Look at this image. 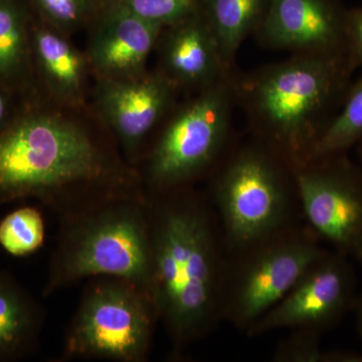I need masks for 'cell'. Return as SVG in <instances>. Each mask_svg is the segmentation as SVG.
Returning a JSON list of instances; mask_svg holds the SVG:
<instances>
[{"instance_id":"obj_1","label":"cell","mask_w":362,"mask_h":362,"mask_svg":"<svg viewBox=\"0 0 362 362\" xmlns=\"http://www.w3.org/2000/svg\"><path fill=\"white\" fill-rule=\"evenodd\" d=\"M146 197L152 297L178 354L223 321L225 240L213 204L187 187Z\"/></svg>"},{"instance_id":"obj_2","label":"cell","mask_w":362,"mask_h":362,"mask_svg":"<svg viewBox=\"0 0 362 362\" xmlns=\"http://www.w3.org/2000/svg\"><path fill=\"white\" fill-rule=\"evenodd\" d=\"M80 124L30 114L0 130V206L37 199L62 216L116 197H144Z\"/></svg>"},{"instance_id":"obj_3","label":"cell","mask_w":362,"mask_h":362,"mask_svg":"<svg viewBox=\"0 0 362 362\" xmlns=\"http://www.w3.org/2000/svg\"><path fill=\"white\" fill-rule=\"evenodd\" d=\"M354 70L340 54H299L259 71L244 88L259 142L293 170L307 163L341 107Z\"/></svg>"},{"instance_id":"obj_4","label":"cell","mask_w":362,"mask_h":362,"mask_svg":"<svg viewBox=\"0 0 362 362\" xmlns=\"http://www.w3.org/2000/svg\"><path fill=\"white\" fill-rule=\"evenodd\" d=\"M62 216L45 297L84 279L99 277L123 279L152 297L146 195L107 199Z\"/></svg>"},{"instance_id":"obj_5","label":"cell","mask_w":362,"mask_h":362,"mask_svg":"<svg viewBox=\"0 0 362 362\" xmlns=\"http://www.w3.org/2000/svg\"><path fill=\"white\" fill-rule=\"evenodd\" d=\"M211 204L226 252L294 225L301 211L293 169L261 142L225 162L214 180Z\"/></svg>"},{"instance_id":"obj_6","label":"cell","mask_w":362,"mask_h":362,"mask_svg":"<svg viewBox=\"0 0 362 362\" xmlns=\"http://www.w3.org/2000/svg\"><path fill=\"white\" fill-rule=\"evenodd\" d=\"M328 251L310 226L296 223L226 252L223 321L246 333Z\"/></svg>"},{"instance_id":"obj_7","label":"cell","mask_w":362,"mask_h":362,"mask_svg":"<svg viewBox=\"0 0 362 362\" xmlns=\"http://www.w3.org/2000/svg\"><path fill=\"white\" fill-rule=\"evenodd\" d=\"M157 321L156 304L148 293L123 279L96 278L71 319L63 357L145 361Z\"/></svg>"},{"instance_id":"obj_8","label":"cell","mask_w":362,"mask_h":362,"mask_svg":"<svg viewBox=\"0 0 362 362\" xmlns=\"http://www.w3.org/2000/svg\"><path fill=\"white\" fill-rule=\"evenodd\" d=\"M230 115L226 81L201 94L171 119L146 166V194L185 187L216 163L225 147Z\"/></svg>"},{"instance_id":"obj_9","label":"cell","mask_w":362,"mask_h":362,"mask_svg":"<svg viewBox=\"0 0 362 362\" xmlns=\"http://www.w3.org/2000/svg\"><path fill=\"white\" fill-rule=\"evenodd\" d=\"M300 209L320 238L362 264V168L346 153L313 159L293 170Z\"/></svg>"},{"instance_id":"obj_10","label":"cell","mask_w":362,"mask_h":362,"mask_svg":"<svg viewBox=\"0 0 362 362\" xmlns=\"http://www.w3.org/2000/svg\"><path fill=\"white\" fill-rule=\"evenodd\" d=\"M350 258L328 251L308 269L291 290L247 331L249 337L281 329L322 333L354 308L357 279Z\"/></svg>"},{"instance_id":"obj_11","label":"cell","mask_w":362,"mask_h":362,"mask_svg":"<svg viewBox=\"0 0 362 362\" xmlns=\"http://www.w3.org/2000/svg\"><path fill=\"white\" fill-rule=\"evenodd\" d=\"M345 16L333 0H271L261 39L299 54H346Z\"/></svg>"},{"instance_id":"obj_12","label":"cell","mask_w":362,"mask_h":362,"mask_svg":"<svg viewBox=\"0 0 362 362\" xmlns=\"http://www.w3.org/2000/svg\"><path fill=\"white\" fill-rule=\"evenodd\" d=\"M88 63L100 80H122L145 74L162 26L142 20L113 0L97 13Z\"/></svg>"},{"instance_id":"obj_13","label":"cell","mask_w":362,"mask_h":362,"mask_svg":"<svg viewBox=\"0 0 362 362\" xmlns=\"http://www.w3.org/2000/svg\"><path fill=\"white\" fill-rule=\"evenodd\" d=\"M175 88L162 73L100 80L98 107L128 153L139 149L143 140L160 120Z\"/></svg>"},{"instance_id":"obj_14","label":"cell","mask_w":362,"mask_h":362,"mask_svg":"<svg viewBox=\"0 0 362 362\" xmlns=\"http://www.w3.org/2000/svg\"><path fill=\"white\" fill-rule=\"evenodd\" d=\"M169 28L162 45L161 73L175 87L204 90L223 80L226 66L207 21L194 14Z\"/></svg>"},{"instance_id":"obj_15","label":"cell","mask_w":362,"mask_h":362,"mask_svg":"<svg viewBox=\"0 0 362 362\" xmlns=\"http://www.w3.org/2000/svg\"><path fill=\"white\" fill-rule=\"evenodd\" d=\"M32 49L40 76L54 97L64 103L80 104L84 97L88 59L65 33L49 25L35 28Z\"/></svg>"},{"instance_id":"obj_16","label":"cell","mask_w":362,"mask_h":362,"mask_svg":"<svg viewBox=\"0 0 362 362\" xmlns=\"http://www.w3.org/2000/svg\"><path fill=\"white\" fill-rule=\"evenodd\" d=\"M40 305L6 273H0V362L32 354L39 340Z\"/></svg>"},{"instance_id":"obj_17","label":"cell","mask_w":362,"mask_h":362,"mask_svg":"<svg viewBox=\"0 0 362 362\" xmlns=\"http://www.w3.org/2000/svg\"><path fill=\"white\" fill-rule=\"evenodd\" d=\"M32 37L18 0H0V80L16 83L25 77Z\"/></svg>"},{"instance_id":"obj_18","label":"cell","mask_w":362,"mask_h":362,"mask_svg":"<svg viewBox=\"0 0 362 362\" xmlns=\"http://www.w3.org/2000/svg\"><path fill=\"white\" fill-rule=\"evenodd\" d=\"M263 0H211L207 23L228 66L245 37L258 23Z\"/></svg>"},{"instance_id":"obj_19","label":"cell","mask_w":362,"mask_h":362,"mask_svg":"<svg viewBox=\"0 0 362 362\" xmlns=\"http://www.w3.org/2000/svg\"><path fill=\"white\" fill-rule=\"evenodd\" d=\"M362 139V76L351 83L337 115L328 124L312 151L310 159L346 153Z\"/></svg>"},{"instance_id":"obj_20","label":"cell","mask_w":362,"mask_h":362,"mask_svg":"<svg viewBox=\"0 0 362 362\" xmlns=\"http://www.w3.org/2000/svg\"><path fill=\"white\" fill-rule=\"evenodd\" d=\"M45 226L39 209L23 206L0 221V246L14 257H25L44 245Z\"/></svg>"},{"instance_id":"obj_21","label":"cell","mask_w":362,"mask_h":362,"mask_svg":"<svg viewBox=\"0 0 362 362\" xmlns=\"http://www.w3.org/2000/svg\"><path fill=\"white\" fill-rule=\"evenodd\" d=\"M47 25L66 33L96 18V0H35Z\"/></svg>"},{"instance_id":"obj_22","label":"cell","mask_w":362,"mask_h":362,"mask_svg":"<svg viewBox=\"0 0 362 362\" xmlns=\"http://www.w3.org/2000/svg\"><path fill=\"white\" fill-rule=\"evenodd\" d=\"M142 20L162 26L176 25L194 14V0H113Z\"/></svg>"},{"instance_id":"obj_23","label":"cell","mask_w":362,"mask_h":362,"mask_svg":"<svg viewBox=\"0 0 362 362\" xmlns=\"http://www.w3.org/2000/svg\"><path fill=\"white\" fill-rule=\"evenodd\" d=\"M321 333L294 329L279 343L274 354L275 362H325L326 350L320 343Z\"/></svg>"},{"instance_id":"obj_24","label":"cell","mask_w":362,"mask_h":362,"mask_svg":"<svg viewBox=\"0 0 362 362\" xmlns=\"http://www.w3.org/2000/svg\"><path fill=\"white\" fill-rule=\"evenodd\" d=\"M345 42L352 66L362 68V7L345 16Z\"/></svg>"},{"instance_id":"obj_25","label":"cell","mask_w":362,"mask_h":362,"mask_svg":"<svg viewBox=\"0 0 362 362\" xmlns=\"http://www.w3.org/2000/svg\"><path fill=\"white\" fill-rule=\"evenodd\" d=\"M352 311L354 312V315H356L357 331H358L359 337L362 339V292L361 294H357Z\"/></svg>"},{"instance_id":"obj_26","label":"cell","mask_w":362,"mask_h":362,"mask_svg":"<svg viewBox=\"0 0 362 362\" xmlns=\"http://www.w3.org/2000/svg\"><path fill=\"white\" fill-rule=\"evenodd\" d=\"M7 112H8L7 100L4 92L0 89V130L6 126L4 123H6Z\"/></svg>"},{"instance_id":"obj_27","label":"cell","mask_w":362,"mask_h":362,"mask_svg":"<svg viewBox=\"0 0 362 362\" xmlns=\"http://www.w3.org/2000/svg\"><path fill=\"white\" fill-rule=\"evenodd\" d=\"M356 146L357 148H358L359 158H361L362 168V139L361 140V141L357 143Z\"/></svg>"}]
</instances>
